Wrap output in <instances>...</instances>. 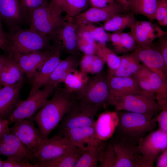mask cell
Segmentation results:
<instances>
[{
  "mask_svg": "<svg viewBox=\"0 0 167 167\" xmlns=\"http://www.w3.org/2000/svg\"><path fill=\"white\" fill-rule=\"evenodd\" d=\"M76 99L66 88L57 87L51 98L48 100L30 119L37 125L44 140L49 138Z\"/></svg>",
  "mask_w": 167,
  "mask_h": 167,
  "instance_id": "1",
  "label": "cell"
},
{
  "mask_svg": "<svg viewBox=\"0 0 167 167\" xmlns=\"http://www.w3.org/2000/svg\"><path fill=\"white\" fill-rule=\"evenodd\" d=\"M51 41L49 36L40 35L29 28L16 26L8 29L6 41L1 48L7 55L50 50L55 47L50 44Z\"/></svg>",
  "mask_w": 167,
  "mask_h": 167,
  "instance_id": "2",
  "label": "cell"
},
{
  "mask_svg": "<svg viewBox=\"0 0 167 167\" xmlns=\"http://www.w3.org/2000/svg\"><path fill=\"white\" fill-rule=\"evenodd\" d=\"M119 121L115 136L138 144L146 134L157 127L155 116L126 111H117Z\"/></svg>",
  "mask_w": 167,
  "mask_h": 167,
  "instance_id": "3",
  "label": "cell"
},
{
  "mask_svg": "<svg viewBox=\"0 0 167 167\" xmlns=\"http://www.w3.org/2000/svg\"><path fill=\"white\" fill-rule=\"evenodd\" d=\"M110 105L116 111H126L156 116L161 109L154 94L143 91L121 96L111 97Z\"/></svg>",
  "mask_w": 167,
  "mask_h": 167,
  "instance_id": "4",
  "label": "cell"
},
{
  "mask_svg": "<svg viewBox=\"0 0 167 167\" xmlns=\"http://www.w3.org/2000/svg\"><path fill=\"white\" fill-rule=\"evenodd\" d=\"M65 19L62 14L53 11L48 4L28 13L27 15L26 24L30 29L41 35L49 36L50 39L54 31Z\"/></svg>",
  "mask_w": 167,
  "mask_h": 167,
  "instance_id": "5",
  "label": "cell"
},
{
  "mask_svg": "<svg viewBox=\"0 0 167 167\" xmlns=\"http://www.w3.org/2000/svg\"><path fill=\"white\" fill-rule=\"evenodd\" d=\"M101 108L76 99L60 122V130L94 126L95 117Z\"/></svg>",
  "mask_w": 167,
  "mask_h": 167,
  "instance_id": "6",
  "label": "cell"
},
{
  "mask_svg": "<svg viewBox=\"0 0 167 167\" xmlns=\"http://www.w3.org/2000/svg\"><path fill=\"white\" fill-rule=\"evenodd\" d=\"M56 88L46 85L33 93L28 94L13 110L9 118L10 124L25 119L31 118L41 108Z\"/></svg>",
  "mask_w": 167,
  "mask_h": 167,
  "instance_id": "7",
  "label": "cell"
},
{
  "mask_svg": "<svg viewBox=\"0 0 167 167\" xmlns=\"http://www.w3.org/2000/svg\"><path fill=\"white\" fill-rule=\"evenodd\" d=\"M111 141L116 158L114 167H149L138 144L116 136Z\"/></svg>",
  "mask_w": 167,
  "mask_h": 167,
  "instance_id": "8",
  "label": "cell"
},
{
  "mask_svg": "<svg viewBox=\"0 0 167 167\" xmlns=\"http://www.w3.org/2000/svg\"><path fill=\"white\" fill-rule=\"evenodd\" d=\"M106 77L102 71L90 78L80 99L101 109L110 105L111 96Z\"/></svg>",
  "mask_w": 167,
  "mask_h": 167,
  "instance_id": "9",
  "label": "cell"
},
{
  "mask_svg": "<svg viewBox=\"0 0 167 167\" xmlns=\"http://www.w3.org/2000/svg\"><path fill=\"white\" fill-rule=\"evenodd\" d=\"M138 145L139 152L149 167H152L158 156L167 149V132L159 129L152 131L145 135Z\"/></svg>",
  "mask_w": 167,
  "mask_h": 167,
  "instance_id": "10",
  "label": "cell"
},
{
  "mask_svg": "<svg viewBox=\"0 0 167 167\" xmlns=\"http://www.w3.org/2000/svg\"><path fill=\"white\" fill-rule=\"evenodd\" d=\"M78 25L73 17L67 16L50 37L53 44L59 45L69 55H80L76 41V30Z\"/></svg>",
  "mask_w": 167,
  "mask_h": 167,
  "instance_id": "11",
  "label": "cell"
},
{
  "mask_svg": "<svg viewBox=\"0 0 167 167\" xmlns=\"http://www.w3.org/2000/svg\"><path fill=\"white\" fill-rule=\"evenodd\" d=\"M76 148L66 137L58 132L44 141L34 157L38 159V162L49 161L63 156Z\"/></svg>",
  "mask_w": 167,
  "mask_h": 167,
  "instance_id": "12",
  "label": "cell"
},
{
  "mask_svg": "<svg viewBox=\"0 0 167 167\" xmlns=\"http://www.w3.org/2000/svg\"><path fill=\"white\" fill-rule=\"evenodd\" d=\"M33 122L29 119L19 120L14 123L10 130L32 152L34 156L44 139Z\"/></svg>",
  "mask_w": 167,
  "mask_h": 167,
  "instance_id": "13",
  "label": "cell"
},
{
  "mask_svg": "<svg viewBox=\"0 0 167 167\" xmlns=\"http://www.w3.org/2000/svg\"><path fill=\"white\" fill-rule=\"evenodd\" d=\"M55 48V45L54 48L50 50L34 51L24 54L13 53L7 56L19 64L29 82L52 56Z\"/></svg>",
  "mask_w": 167,
  "mask_h": 167,
  "instance_id": "14",
  "label": "cell"
},
{
  "mask_svg": "<svg viewBox=\"0 0 167 167\" xmlns=\"http://www.w3.org/2000/svg\"><path fill=\"white\" fill-rule=\"evenodd\" d=\"M132 52L142 64L167 81V66L161 54L152 44L142 45L136 44Z\"/></svg>",
  "mask_w": 167,
  "mask_h": 167,
  "instance_id": "15",
  "label": "cell"
},
{
  "mask_svg": "<svg viewBox=\"0 0 167 167\" xmlns=\"http://www.w3.org/2000/svg\"><path fill=\"white\" fill-rule=\"evenodd\" d=\"M0 155L30 162L35 158L32 152L10 129L0 136Z\"/></svg>",
  "mask_w": 167,
  "mask_h": 167,
  "instance_id": "16",
  "label": "cell"
},
{
  "mask_svg": "<svg viewBox=\"0 0 167 167\" xmlns=\"http://www.w3.org/2000/svg\"><path fill=\"white\" fill-rule=\"evenodd\" d=\"M125 13L116 1L103 7H92L80 13L73 18L78 26L101 22H105L118 14Z\"/></svg>",
  "mask_w": 167,
  "mask_h": 167,
  "instance_id": "17",
  "label": "cell"
},
{
  "mask_svg": "<svg viewBox=\"0 0 167 167\" xmlns=\"http://www.w3.org/2000/svg\"><path fill=\"white\" fill-rule=\"evenodd\" d=\"M0 17L8 29L26 24V15L20 0H0Z\"/></svg>",
  "mask_w": 167,
  "mask_h": 167,
  "instance_id": "18",
  "label": "cell"
},
{
  "mask_svg": "<svg viewBox=\"0 0 167 167\" xmlns=\"http://www.w3.org/2000/svg\"><path fill=\"white\" fill-rule=\"evenodd\" d=\"M59 133L66 137L75 146L84 151L104 143L97 139L94 126L60 130Z\"/></svg>",
  "mask_w": 167,
  "mask_h": 167,
  "instance_id": "19",
  "label": "cell"
},
{
  "mask_svg": "<svg viewBox=\"0 0 167 167\" xmlns=\"http://www.w3.org/2000/svg\"><path fill=\"white\" fill-rule=\"evenodd\" d=\"M24 84V81L3 86L0 89V119H9L21 101L20 93Z\"/></svg>",
  "mask_w": 167,
  "mask_h": 167,
  "instance_id": "20",
  "label": "cell"
},
{
  "mask_svg": "<svg viewBox=\"0 0 167 167\" xmlns=\"http://www.w3.org/2000/svg\"><path fill=\"white\" fill-rule=\"evenodd\" d=\"M130 28L137 44L142 45H150L156 38L167 34L150 21L136 20Z\"/></svg>",
  "mask_w": 167,
  "mask_h": 167,
  "instance_id": "21",
  "label": "cell"
},
{
  "mask_svg": "<svg viewBox=\"0 0 167 167\" xmlns=\"http://www.w3.org/2000/svg\"><path fill=\"white\" fill-rule=\"evenodd\" d=\"M55 45V48L53 54L29 82L31 86L29 94L33 93L46 85L51 75L61 60V48L59 46Z\"/></svg>",
  "mask_w": 167,
  "mask_h": 167,
  "instance_id": "22",
  "label": "cell"
},
{
  "mask_svg": "<svg viewBox=\"0 0 167 167\" xmlns=\"http://www.w3.org/2000/svg\"><path fill=\"white\" fill-rule=\"evenodd\" d=\"M119 121L117 111H106L101 113L95 121L94 128L97 139L105 142L115 133Z\"/></svg>",
  "mask_w": 167,
  "mask_h": 167,
  "instance_id": "23",
  "label": "cell"
},
{
  "mask_svg": "<svg viewBox=\"0 0 167 167\" xmlns=\"http://www.w3.org/2000/svg\"><path fill=\"white\" fill-rule=\"evenodd\" d=\"M106 79L111 97L121 96L142 91L132 77H119L107 74Z\"/></svg>",
  "mask_w": 167,
  "mask_h": 167,
  "instance_id": "24",
  "label": "cell"
},
{
  "mask_svg": "<svg viewBox=\"0 0 167 167\" xmlns=\"http://www.w3.org/2000/svg\"><path fill=\"white\" fill-rule=\"evenodd\" d=\"M79 57L77 55H69L65 59L61 60L45 85H51L57 88L58 84L64 82L69 73L77 69L80 61Z\"/></svg>",
  "mask_w": 167,
  "mask_h": 167,
  "instance_id": "25",
  "label": "cell"
},
{
  "mask_svg": "<svg viewBox=\"0 0 167 167\" xmlns=\"http://www.w3.org/2000/svg\"><path fill=\"white\" fill-rule=\"evenodd\" d=\"M6 56L5 63L0 72V83L3 86L24 81L25 74L20 66L11 58Z\"/></svg>",
  "mask_w": 167,
  "mask_h": 167,
  "instance_id": "26",
  "label": "cell"
},
{
  "mask_svg": "<svg viewBox=\"0 0 167 167\" xmlns=\"http://www.w3.org/2000/svg\"><path fill=\"white\" fill-rule=\"evenodd\" d=\"M121 62L119 66L114 70L108 69L107 74L117 76L132 77L139 70L140 62L132 52L119 56Z\"/></svg>",
  "mask_w": 167,
  "mask_h": 167,
  "instance_id": "27",
  "label": "cell"
},
{
  "mask_svg": "<svg viewBox=\"0 0 167 167\" xmlns=\"http://www.w3.org/2000/svg\"><path fill=\"white\" fill-rule=\"evenodd\" d=\"M86 74L77 69L69 73L64 83L66 88L78 99H80L90 79Z\"/></svg>",
  "mask_w": 167,
  "mask_h": 167,
  "instance_id": "28",
  "label": "cell"
},
{
  "mask_svg": "<svg viewBox=\"0 0 167 167\" xmlns=\"http://www.w3.org/2000/svg\"><path fill=\"white\" fill-rule=\"evenodd\" d=\"M157 0H127L128 10L135 15H141L150 21L154 20Z\"/></svg>",
  "mask_w": 167,
  "mask_h": 167,
  "instance_id": "29",
  "label": "cell"
},
{
  "mask_svg": "<svg viewBox=\"0 0 167 167\" xmlns=\"http://www.w3.org/2000/svg\"><path fill=\"white\" fill-rule=\"evenodd\" d=\"M136 20L135 15L131 12L117 15L104 22L103 27L106 31L122 32L130 28Z\"/></svg>",
  "mask_w": 167,
  "mask_h": 167,
  "instance_id": "30",
  "label": "cell"
},
{
  "mask_svg": "<svg viewBox=\"0 0 167 167\" xmlns=\"http://www.w3.org/2000/svg\"><path fill=\"white\" fill-rule=\"evenodd\" d=\"M83 151L77 147L56 159L36 163L38 167H75Z\"/></svg>",
  "mask_w": 167,
  "mask_h": 167,
  "instance_id": "31",
  "label": "cell"
},
{
  "mask_svg": "<svg viewBox=\"0 0 167 167\" xmlns=\"http://www.w3.org/2000/svg\"><path fill=\"white\" fill-rule=\"evenodd\" d=\"M106 143L105 142L83 151L75 167H97Z\"/></svg>",
  "mask_w": 167,
  "mask_h": 167,
  "instance_id": "32",
  "label": "cell"
},
{
  "mask_svg": "<svg viewBox=\"0 0 167 167\" xmlns=\"http://www.w3.org/2000/svg\"><path fill=\"white\" fill-rule=\"evenodd\" d=\"M77 46L84 54H95L96 42L89 33L83 27L78 26L76 30Z\"/></svg>",
  "mask_w": 167,
  "mask_h": 167,
  "instance_id": "33",
  "label": "cell"
},
{
  "mask_svg": "<svg viewBox=\"0 0 167 167\" xmlns=\"http://www.w3.org/2000/svg\"><path fill=\"white\" fill-rule=\"evenodd\" d=\"M95 54L101 58L107 64L108 69L115 70L120 65V56L108 48L106 44L96 42Z\"/></svg>",
  "mask_w": 167,
  "mask_h": 167,
  "instance_id": "34",
  "label": "cell"
},
{
  "mask_svg": "<svg viewBox=\"0 0 167 167\" xmlns=\"http://www.w3.org/2000/svg\"><path fill=\"white\" fill-rule=\"evenodd\" d=\"M89 0H65L64 12L67 16L73 17L87 10Z\"/></svg>",
  "mask_w": 167,
  "mask_h": 167,
  "instance_id": "35",
  "label": "cell"
},
{
  "mask_svg": "<svg viewBox=\"0 0 167 167\" xmlns=\"http://www.w3.org/2000/svg\"><path fill=\"white\" fill-rule=\"evenodd\" d=\"M78 26L84 27L96 42L106 44L108 42V33L106 32L103 27L96 26L93 24H88Z\"/></svg>",
  "mask_w": 167,
  "mask_h": 167,
  "instance_id": "36",
  "label": "cell"
},
{
  "mask_svg": "<svg viewBox=\"0 0 167 167\" xmlns=\"http://www.w3.org/2000/svg\"><path fill=\"white\" fill-rule=\"evenodd\" d=\"M115 156L111 140L106 143L99 162L100 167H114Z\"/></svg>",
  "mask_w": 167,
  "mask_h": 167,
  "instance_id": "37",
  "label": "cell"
},
{
  "mask_svg": "<svg viewBox=\"0 0 167 167\" xmlns=\"http://www.w3.org/2000/svg\"><path fill=\"white\" fill-rule=\"evenodd\" d=\"M136 42L131 32H123L121 33L120 54L129 53L135 49Z\"/></svg>",
  "mask_w": 167,
  "mask_h": 167,
  "instance_id": "38",
  "label": "cell"
},
{
  "mask_svg": "<svg viewBox=\"0 0 167 167\" xmlns=\"http://www.w3.org/2000/svg\"><path fill=\"white\" fill-rule=\"evenodd\" d=\"M167 16V0H157L154 20L161 25L164 18Z\"/></svg>",
  "mask_w": 167,
  "mask_h": 167,
  "instance_id": "39",
  "label": "cell"
},
{
  "mask_svg": "<svg viewBox=\"0 0 167 167\" xmlns=\"http://www.w3.org/2000/svg\"><path fill=\"white\" fill-rule=\"evenodd\" d=\"M22 6L27 14L32 10L42 6L48 4V0H20Z\"/></svg>",
  "mask_w": 167,
  "mask_h": 167,
  "instance_id": "40",
  "label": "cell"
},
{
  "mask_svg": "<svg viewBox=\"0 0 167 167\" xmlns=\"http://www.w3.org/2000/svg\"><path fill=\"white\" fill-rule=\"evenodd\" d=\"M2 167H38L37 163L32 164L30 162L19 161L13 157L8 156L2 161Z\"/></svg>",
  "mask_w": 167,
  "mask_h": 167,
  "instance_id": "41",
  "label": "cell"
},
{
  "mask_svg": "<svg viewBox=\"0 0 167 167\" xmlns=\"http://www.w3.org/2000/svg\"><path fill=\"white\" fill-rule=\"evenodd\" d=\"M95 55H84L80 60L79 64L81 71L87 74H89Z\"/></svg>",
  "mask_w": 167,
  "mask_h": 167,
  "instance_id": "42",
  "label": "cell"
},
{
  "mask_svg": "<svg viewBox=\"0 0 167 167\" xmlns=\"http://www.w3.org/2000/svg\"><path fill=\"white\" fill-rule=\"evenodd\" d=\"M123 32V31H122ZM122 32L108 33V41H111L113 48L112 50L117 55L120 54L121 33Z\"/></svg>",
  "mask_w": 167,
  "mask_h": 167,
  "instance_id": "43",
  "label": "cell"
},
{
  "mask_svg": "<svg viewBox=\"0 0 167 167\" xmlns=\"http://www.w3.org/2000/svg\"><path fill=\"white\" fill-rule=\"evenodd\" d=\"M156 46V49L162 55L165 64L167 66V34L159 37Z\"/></svg>",
  "mask_w": 167,
  "mask_h": 167,
  "instance_id": "44",
  "label": "cell"
},
{
  "mask_svg": "<svg viewBox=\"0 0 167 167\" xmlns=\"http://www.w3.org/2000/svg\"><path fill=\"white\" fill-rule=\"evenodd\" d=\"M155 117L158 129L167 132V109L161 110Z\"/></svg>",
  "mask_w": 167,
  "mask_h": 167,
  "instance_id": "45",
  "label": "cell"
},
{
  "mask_svg": "<svg viewBox=\"0 0 167 167\" xmlns=\"http://www.w3.org/2000/svg\"><path fill=\"white\" fill-rule=\"evenodd\" d=\"M48 5L54 11L60 14L64 12L65 0H48Z\"/></svg>",
  "mask_w": 167,
  "mask_h": 167,
  "instance_id": "46",
  "label": "cell"
},
{
  "mask_svg": "<svg viewBox=\"0 0 167 167\" xmlns=\"http://www.w3.org/2000/svg\"><path fill=\"white\" fill-rule=\"evenodd\" d=\"M156 167H167V149L161 152L157 157Z\"/></svg>",
  "mask_w": 167,
  "mask_h": 167,
  "instance_id": "47",
  "label": "cell"
},
{
  "mask_svg": "<svg viewBox=\"0 0 167 167\" xmlns=\"http://www.w3.org/2000/svg\"><path fill=\"white\" fill-rule=\"evenodd\" d=\"M9 119H0V136L10 129Z\"/></svg>",
  "mask_w": 167,
  "mask_h": 167,
  "instance_id": "48",
  "label": "cell"
},
{
  "mask_svg": "<svg viewBox=\"0 0 167 167\" xmlns=\"http://www.w3.org/2000/svg\"><path fill=\"white\" fill-rule=\"evenodd\" d=\"M2 23L0 17V41L3 42L4 43L6 40V33L3 31Z\"/></svg>",
  "mask_w": 167,
  "mask_h": 167,
  "instance_id": "49",
  "label": "cell"
},
{
  "mask_svg": "<svg viewBox=\"0 0 167 167\" xmlns=\"http://www.w3.org/2000/svg\"><path fill=\"white\" fill-rule=\"evenodd\" d=\"M121 6L125 13L129 12L128 10L127 0H116Z\"/></svg>",
  "mask_w": 167,
  "mask_h": 167,
  "instance_id": "50",
  "label": "cell"
},
{
  "mask_svg": "<svg viewBox=\"0 0 167 167\" xmlns=\"http://www.w3.org/2000/svg\"><path fill=\"white\" fill-rule=\"evenodd\" d=\"M6 58V56L0 54V72L4 66Z\"/></svg>",
  "mask_w": 167,
  "mask_h": 167,
  "instance_id": "51",
  "label": "cell"
},
{
  "mask_svg": "<svg viewBox=\"0 0 167 167\" xmlns=\"http://www.w3.org/2000/svg\"><path fill=\"white\" fill-rule=\"evenodd\" d=\"M107 1L109 4H111L113 3L116 0H105Z\"/></svg>",
  "mask_w": 167,
  "mask_h": 167,
  "instance_id": "52",
  "label": "cell"
},
{
  "mask_svg": "<svg viewBox=\"0 0 167 167\" xmlns=\"http://www.w3.org/2000/svg\"><path fill=\"white\" fill-rule=\"evenodd\" d=\"M4 43L3 42L0 41V48H1Z\"/></svg>",
  "mask_w": 167,
  "mask_h": 167,
  "instance_id": "53",
  "label": "cell"
},
{
  "mask_svg": "<svg viewBox=\"0 0 167 167\" xmlns=\"http://www.w3.org/2000/svg\"><path fill=\"white\" fill-rule=\"evenodd\" d=\"M2 161L0 158V167H2Z\"/></svg>",
  "mask_w": 167,
  "mask_h": 167,
  "instance_id": "54",
  "label": "cell"
},
{
  "mask_svg": "<svg viewBox=\"0 0 167 167\" xmlns=\"http://www.w3.org/2000/svg\"><path fill=\"white\" fill-rule=\"evenodd\" d=\"M3 87L2 85L0 83V89Z\"/></svg>",
  "mask_w": 167,
  "mask_h": 167,
  "instance_id": "55",
  "label": "cell"
}]
</instances>
